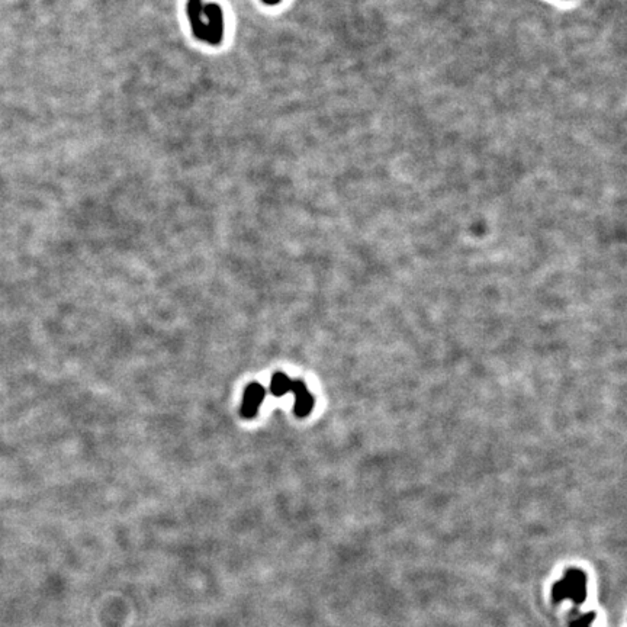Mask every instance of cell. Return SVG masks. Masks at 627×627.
Listing matches in <instances>:
<instances>
[{"label":"cell","mask_w":627,"mask_h":627,"mask_svg":"<svg viewBox=\"0 0 627 627\" xmlns=\"http://www.w3.org/2000/svg\"><path fill=\"white\" fill-rule=\"evenodd\" d=\"M292 388V380L286 376L285 373H275V376L271 378V384H270V392L275 395V397H283L286 392H289Z\"/></svg>","instance_id":"4"},{"label":"cell","mask_w":627,"mask_h":627,"mask_svg":"<svg viewBox=\"0 0 627 627\" xmlns=\"http://www.w3.org/2000/svg\"><path fill=\"white\" fill-rule=\"evenodd\" d=\"M291 391L295 393V397H296L295 413H296L299 417L307 415V414L312 410L314 398L311 397L309 392L307 391L304 382H301V380H292V388H291Z\"/></svg>","instance_id":"3"},{"label":"cell","mask_w":627,"mask_h":627,"mask_svg":"<svg viewBox=\"0 0 627 627\" xmlns=\"http://www.w3.org/2000/svg\"><path fill=\"white\" fill-rule=\"evenodd\" d=\"M186 13L195 38L211 45L223 43L224 13L220 5H203L202 0H187Z\"/></svg>","instance_id":"1"},{"label":"cell","mask_w":627,"mask_h":627,"mask_svg":"<svg viewBox=\"0 0 627 627\" xmlns=\"http://www.w3.org/2000/svg\"><path fill=\"white\" fill-rule=\"evenodd\" d=\"M262 2L265 5H267V6H276V5H279L282 2V0H262Z\"/></svg>","instance_id":"5"},{"label":"cell","mask_w":627,"mask_h":627,"mask_svg":"<svg viewBox=\"0 0 627 627\" xmlns=\"http://www.w3.org/2000/svg\"><path fill=\"white\" fill-rule=\"evenodd\" d=\"M266 397V389L257 382L250 384L244 391L243 404H241V415L244 418H253L257 415L258 408H260Z\"/></svg>","instance_id":"2"}]
</instances>
